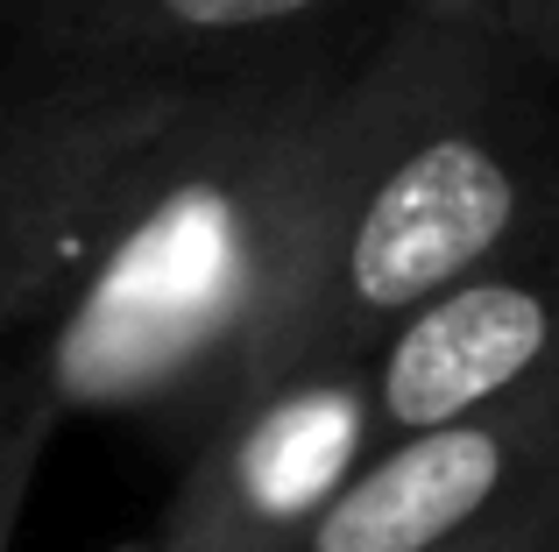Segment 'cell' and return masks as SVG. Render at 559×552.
Segmentation results:
<instances>
[{
  "instance_id": "obj_10",
  "label": "cell",
  "mask_w": 559,
  "mask_h": 552,
  "mask_svg": "<svg viewBox=\"0 0 559 552\" xmlns=\"http://www.w3.org/2000/svg\"><path fill=\"white\" fill-rule=\"evenodd\" d=\"M489 28H496V36H510L532 64L559 71V0H510Z\"/></svg>"
},
{
  "instance_id": "obj_5",
  "label": "cell",
  "mask_w": 559,
  "mask_h": 552,
  "mask_svg": "<svg viewBox=\"0 0 559 552\" xmlns=\"http://www.w3.org/2000/svg\"><path fill=\"white\" fill-rule=\"evenodd\" d=\"M546 482H559V369L439 425L382 432L305 552H418L489 525Z\"/></svg>"
},
{
  "instance_id": "obj_1",
  "label": "cell",
  "mask_w": 559,
  "mask_h": 552,
  "mask_svg": "<svg viewBox=\"0 0 559 552\" xmlns=\"http://www.w3.org/2000/svg\"><path fill=\"white\" fill-rule=\"evenodd\" d=\"M361 43L326 28L185 85L85 269L28 333L57 418H128L185 446L284 361Z\"/></svg>"
},
{
  "instance_id": "obj_13",
  "label": "cell",
  "mask_w": 559,
  "mask_h": 552,
  "mask_svg": "<svg viewBox=\"0 0 559 552\" xmlns=\"http://www.w3.org/2000/svg\"><path fill=\"white\" fill-rule=\"evenodd\" d=\"M99 552H156L150 539H121V545H99Z\"/></svg>"
},
{
  "instance_id": "obj_6",
  "label": "cell",
  "mask_w": 559,
  "mask_h": 552,
  "mask_svg": "<svg viewBox=\"0 0 559 552\" xmlns=\"http://www.w3.org/2000/svg\"><path fill=\"white\" fill-rule=\"evenodd\" d=\"M559 369V213L432 290L369 347L382 432L439 425Z\"/></svg>"
},
{
  "instance_id": "obj_3",
  "label": "cell",
  "mask_w": 559,
  "mask_h": 552,
  "mask_svg": "<svg viewBox=\"0 0 559 552\" xmlns=\"http://www.w3.org/2000/svg\"><path fill=\"white\" fill-rule=\"evenodd\" d=\"M382 418L369 355H290L241 383L185 440L178 482L150 525L156 552H305Z\"/></svg>"
},
{
  "instance_id": "obj_7",
  "label": "cell",
  "mask_w": 559,
  "mask_h": 552,
  "mask_svg": "<svg viewBox=\"0 0 559 552\" xmlns=\"http://www.w3.org/2000/svg\"><path fill=\"white\" fill-rule=\"evenodd\" d=\"M355 0H0V71L199 79L326 36Z\"/></svg>"
},
{
  "instance_id": "obj_2",
  "label": "cell",
  "mask_w": 559,
  "mask_h": 552,
  "mask_svg": "<svg viewBox=\"0 0 559 552\" xmlns=\"http://www.w3.org/2000/svg\"><path fill=\"white\" fill-rule=\"evenodd\" d=\"M559 213V71L390 0L341 93L290 355H369L404 312Z\"/></svg>"
},
{
  "instance_id": "obj_4",
  "label": "cell",
  "mask_w": 559,
  "mask_h": 552,
  "mask_svg": "<svg viewBox=\"0 0 559 552\" xmlns=\"http://www.w3.org/2000/svg\"><path fill=\"white\" fill-rule=\"evenodd\" d=\"M191 79L0 71V355L57 312Z\"/></svg>"
},
{
  "instance_id": "obj_9",
  "label": "cell",
  "mask_w": 559,
  "mask_h": 552,
  "mask_svg": "<svg viewBox=\"0 0 559 552\" xmlns=\"http://www.w3.org/2000/svg\"><path fill=\"white\" fill-rule=\"evenodd\" d=\"M418 552H559V482H546L524 503H510V511H496L489 525L453 531V539L418 545Z\"/></svg>"
},
{
  "instance_id": "obj_12",
  "label": "cell",
  "mask_w": 559,
  "mask_h": 552,
  "mask_svg": "<svg viewBox=\"0 0 559 552\" xmlns=\"http://www.w3.org/2000/svg\"><path fill=\"white\" fill-rule=\"evenodd\" d=\"M396 8H418V14H453V22H481L489 28L510 0H396Z\"/></svg>"
},
{
  "instance_id": "obj_11",
  "label": "cell",
  "mask_w": 559,
  "mask_h": 552,
  "mask_svg": "<svg viewBox=\"0 0 559 552\" xmlns=\"http://www.w3.org/2000/svg\"><path fill=\"white\" fill-rule=\"evenodd\" d=\"M28 389H36V369H28V347L0 355V425H8V418L28 404Z\"/></svg>"
},
{
  "instance_id": "obj_8",
  "label": "cell",
  "mask_w": 559,
  "mask_h": 552,
  "mask_svg": "<svg viewBox=\"0 0 559 552\" xmlns=\"http://www.w3.org/2000/svg\"><path fill=\"white\" fill-rule=\"evenodd\" d=\"M57 432H64V418H57V404L43 397V383L28 389V404L8 418V425H0V552L14 545V531H22L28 489H36L43 454H50Z\"/></svg>"
}]
</instances>
